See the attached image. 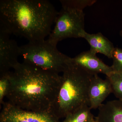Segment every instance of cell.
Instances as JSON below:
<instances>
[{"mask_svg":"<svg viewBox=\"0 0 122 122\" xmlns=\"http://www.w3.org/2000/svg\"><path fill=\"white\" fill-rule=\"evenodd\" d=\"M8 73V102L30 111H50L60 82L61 75L23 62Z\"/></svg>","mask_w":122,"mask_h":122,"instance_id":"obj_1","label":"cell"},{"mask_svg":"<svg viewBox=\"0 0 122 122\" xmlns=\"http://www.w3.org/2000/svg\"><path fill=\"white\" fill-rule=\"evenodd\" d=\"M58 12L46 0H0V23L11 34L29 42L49 36Z\"/></svg>","mask_w":122,"mask_h":122,"instance_id":"obj_2","label":"cell"},{"mask_svg":"<svg viewBox=\"0 0 122 122\" xmlns=\"http://www.w3.org/2000/svg\"><path fill=\"white\" fill-rule=\"evenodd\" d=\"M62 73L50 110L59 119L85 105L89 106V89L94 76L71 60Z\"/></svg>","mask_w":122,"mask_h":122,"instance_id":"obj_3","label":"cell"},{"mask_svg":"<svg viewBox=\"0 0 122 122\" xmlns=\"http://www.w3.org/2000/svg\"><path fill=\"white\" fill-rule=\"evenodd\" d=\"M20 50L24 62L57 74L64 71L71 59L47 39L29 42L20 46Z\"/></svg>","mask_w":122,"mask_h":122,"instance_id":"obj_4","label":"cell"},{"mask_svg":"<svg viewBox=\"0 0 122 122\" xmlns=\"http://www.w3.org/2000/svg\"><path fill=\"white\" fill-rule=\"evenodd\" d=\"M85 14L83 11L62 8L58 12L54 29L47 40L57 45L59 41L68 38H79L85 32Z\"/></svg>","mask_w":122,"mask_h":122,"instance_id":"obj_5","label":"cell"},{"mask_svg":"<svg viewBox=\"0 0 122 122\" xmlns=\"http://www.w3.org/2000/svg\"><path fill=\"white\" fill-rule=\"evenodd\" d=\"M0 122H61L50 111L26 110L12 105L8 102L2 105Z\"/></svg>","mask_w":122,"mask_h":122,"instance_id":"obj_6","label":"cell"},{"mask_svg":"<svg viewBox=\"0 0 122 122\" xmlns=\"http://www.w3.org/2000/svg\"><path fill=\"white\" fill-rule=\"evenodd\" d=\"M11 34L0 23V75L8 73L19 62L20 46L10 39Z\"/></svg>","mask_w":122,"mask_h":122,"instance_id":"obj_7","label":"cell"},{"mask_svg":"<svg viewBox=\"0 0 122 122\" xmlns=\"http://www.w3.org/2000/svg\"><path fill=\"white\" fill-rule=\"evenodd\" d=\"M71 61L93 75L102 73L107 76L113 72L111 66L106 65L97 57L96 54L90 50L71 58Z\"/></svg>","mask_w":122,"mask_h":122,"instance_id":"obj_8","label":"cell"},{"mask_svg":"<svg viewBox=\"0 0 122 122\" xmlns=\"http://www.w3.org/2000/svg\"><path fill=\"white\" fill-rule=\"evenodd\" d=\"M112 93V88L109 79L106 77V79H103L98 75H94L91 79L88 93L90 109H98Z\"/></svg>","mask_w":122,"mask_h":122,"instance_id":"obj_9","label":"cell"},{"mask_svg":"<svg viewBox=\"0 0 122 122\" xmlns=\"http://www.w3.org/2000/svg\"><path fill=\"white\" fill-rule=\"evenodd\" d=\"M82 38L86 39L90 46V50L97 54L104 55L109 59H112V53L115 48L113 44L102 33H88L85 31Z\"/></svg>","mask_w":122,"mask_h":122,"instance_id":"obj_10","label":"cell"},{"mask_svg":"<svg viewBox=\"0 0 122 122\" xmlns=\"http://www.w3.org/2000/svg\"><path fill=\"white\" fill-rule=\"evenodd\" d=\"M95 118L97 122H122V100H112L102 104Z\"/></svg>","mask_w":122,"mask_h":122,"instance_id":"obj_11","label":"cell"},{"mask_svg":"<svg viewBox=\"0 0 122 122\" xmlns=\"http://www.w3.org/2000/svg\"><path fill=\"white\" fill-rule=\"evenodd\" d=\"M91 109L88 105H85L69 114L61 122H92L95 119Z\"/></svg>","mask_w":122,"mask_h":122,"instance_id":"obj_12","label":"cell"},{"mask_svg":"<svg viewBox=\"0 0 122 122\" xmlns=\"http://www.w3.org/2000/svg\"><path fill=\"white\" fill-rule=\"evenodd\" d=\"M62 8L77 11H83L86 7L96 3V0H61Z\"/></svg>","mask_w":122,"mask_h":122,"instance_id":"obj_13","label":"cell"},{"mask_svg":"<svg viewBox=\"0 0 122 122\" xmlns=\"http://www.w3.org/2000/svg\"><path fill=\"white\" fill-rule=\"evenodd\" d=\"M107 77L110 82L112 93L118 99L122 100V73L112 72Z\"/></svg>","mask_w":122,"mask_h":122,"instance_id":"obj_14","label":"cell"},{"mask_svg":"<svg viewBox=\"0 0 122 122\" xmlns=\"http://www.w3.org/2000/svg\"><path fill=\"white\" fill-rule=\"evenodd\" d=\"M113 63L111 68L114 73H122V49L116 47L112 53Z\"/></svg>","mask_w":122,"mask_h":122,"instance_id":"obj_15","label":"cell"},{"mask_svg":"<svg viewBox=\"0 0 122 122\" xmlns=\"http://www.w3.org/2000/svg\"><path fill=\"white\" fill-rule=\"evenodd\" d=\"M8 73L0 75V103L2 105L4 103V100L7 96L9 88Z\"/></svg>","mask_w":122,"mask_h":122,"instance_id":"obj_16","label":"cell"},{"mask_svg":"<svg viewBox=\"0 0 122 122\" xmlns=\"http://www.w3.org/2000/svg\"><path fill=\"white\" fill-rule=\"evenodd\" d=\"M119 34H120V36L122 37V30L120 31V33H119Z\"/></svg>","mask_w":122,"mask_h":122,"instance_id":"obj_17","label":"cell"},{"mask_svg":"<svg viewBox=\"0 0 122 122\" xmlns=\"http://www.w3.org/2000/svg\"><path fill=\"white\" fill-rule=\"evenodd\" d=\"M92 122H96V120H95V118L94 120Z\"/></svg>","mask_w":122,"mask_h":122,"instance_id":"obj_18","label":"cell"}]
</instances>
